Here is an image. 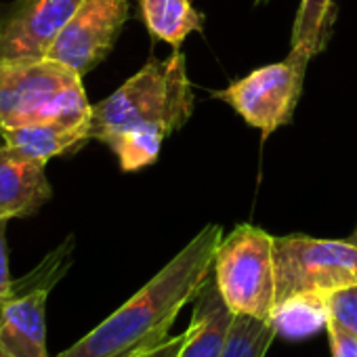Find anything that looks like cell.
I'll return each mask as SVG.
<instances>
[{
  "label": "cell",
  "instance_id": "6da1fadb",
  "mask_svg": "<svg viewBox=\"0 0 357 357\" xmlns=\"http://www.w3.org/2000/svg\"><path fill=\"white\" fill-rule=\"evenodd\" d=\"M221 225H206L137 294L57 357H132L168 338L181 309L194 301L215 267Z\"/></svg>",
  "mask_w": 357,
  "mask_h": 357
},
{
  "label": "cell",
  "instance_id": "7a4b0ae2",
  "mask_svg": "<svg viewBox=\"0 0 357 357\" xmlns=\"http://www.w3.org/2000/svg\"><path fill=\"white\" fill-rule=\"evenodd\" d=\"M194 112V93L185 57L147 61L107 99L91 109V139L105 143L109 137L139 126L162 124L168 132L181 128Z\"/></svg>",
  "mask_w": 357,
  "mask_h": 357
},
{
  "label": "cell",
  "instance_id": "3957f363",
  "mask_svg": "<svg viewBox=\"0 0 357 357\" xmlns=\"http://www.w3.org/2000/svg\"><path fill=\"white\" fill-rule=\"evenodd\" d=\"M82 76L53 59L0 61V126L91 122Z\"/></svg>",
  "mask_w": 357,
  "mask_h": 357
},
{
  "label": "cell",
  "instance_id": "277c9868",
  "mask_svg": "<svg viewBox=\"0 0 357 357\" xmlns=\"http://www.w3.org/2000/svg\"><path fill=\"white\" fill-rule=\"evenodd\" d=\"M273 236L242 223L219 242L213 275L234 315L271 319L275 307Z\"/></svg>",
  "mask_w": 357,
  "mask_h": 357
},
{
  "label": "cell",
  "instance_id": "5b68a950",
  "mask_svg": "<svg viewBox=\"0 0 357 357\" xmlns=\"http://www.w3.org/2000/svg\"><path fill=\"white\" fill-rule=\"evenodd\" d=\"M74 261V236L51 250L28 275L13 280L11 296L3 303L0 349L11 357H49L47 301Z\"/></svg>",
  "mask_w": 357,
  "mask_h": 357
},
{
  "label": "cell",
  "instance_id": "8992f818",
  "mask_svg": "<svg viewBox=\"0 0 357 357\" xmlns=\"http://www.w3.org/2000/svg\"><path fill=\"white\" fill-rule=\"evenodd\" d=\"M275 303L357 284V246L349 240L280 236L273 240Z\"/></svg>",
  "mask_w": 357,
  "mask_h": 357
},
{
  "label": "cell",
  "instance_id": "52a82bcc",
  "mask_svg": "<svg viewBox=\"0 0 357 357\" xmlns=\"http://www.w3.org/2000/svg\"><path fill=\"white\" fill-rule=\"evenodd\" d=\"M309 61L311 57L290 49L284 61L259 68L215 95L229 103L246 124L269 135L292 120Z\"/></svg>",
  "mask_w": 357,
  "mask_h": 357
},
{
  "label": "cell",
  "instance_id": "ba28073f",
  "mask_svg": "<svg viewBox=\"0 0 357 357\" xmlns=\"http://www.w3.org/2000/svg\"><path fill=\"white\" fill-rule=\"evenodd\" d=\"M128 20V0H84L53 43L47 59L84 76L114 49Z\"/></svg>",
  "mask_w": 357,
  "mask_h": 357
},
{
  "label": "cell",
  "instance_id": "9c48e42d",
  "mask_svg": "<svg viewBox=\"0 0 357 357\" xmlns=\"http://www.w3.org/2000/svg\"><path fill=\"white\" fill-rule=\"evenodd\" d=\"M84 0H17L0 22V61L47 59Z\"/></svg>",
  "mask_w": 357,
  "mask_h": 357
},
{
  "label": "cell",
  "instance_id": "30bf717a",
  "mask_svg": "<svg viewBox=\"0 0 357 357\" xmlns=\"http://www.w3.org/2000/svg\"><path fill=\"white\" fill-rule=\"evenodd\" d=\"M43 162L0 145V221L36 215L53 196Z\"/></svg>",
  "mask_w": 357,
  "mask_h": 357
},
{
  "label": "cell",
  "instance_id": "8fae6325",
  "mask_svg": "<svg viewBox=\"0 0 357 357\" xmlns=\"http://www.w3.org/2000/svg\"><path fill=\"white\" fill-rule=\"evenodd\" d=\"M194 303L192 324L188 328L190 336L178 357H221L236 315L223 301L213 273Z\"/></svg>",
  "mask_w": 357,
  "mask_h": 357
},
{
  "label": "cell",
  "instance_id": "7c38bea8",
  "mask_svg": "<svg viewBox=\"0 0 357 357\" xmlns=\"http://www.w3.org/2000/svg\"><path fill=\"white\" fill-rule=\"evenodd\" d=\"M0 137L11 149L28 160L47 164L51 158L80 149L91 141V122H36L22 126H0Z\"/></svg>",
  "mask_w": 357,
  "mask_h": 357
},
{
  "label": "cell",
  "instance_id": "4fadbf2b",
  "mask_svg": "<svg viewBox=\"0 0 357 357\" xmlns=\"http://www.w3.org/2000/svg\"><path fill=\"white\" fill-rule=\"evenodd\" d=\"M141 13L151 36L178 49L192 32L204 30V15L192 0H141Z\"/></svg>",
  "mask_w": 357,
  "mask_h": 357
},
{
  "label": "cell",
  "instance_id": "5bb4252c",
  "mask_svg": "<svg viewBox=\"0 0 357 357\" xmlns=\"http://www.w3.org/2000/svg\"><path fill=\"white\" fill-rule=\"evenodd\" d=\"M278 334L288 338H305L326 328L328 307L324 292L294 294L286 301L275 303L271 319Z\"/></svg>",
  "mask_w": 357,
  "mask_h": 357
},
{
  "label": "cell",
  "instance_id": "9a60e30c",
  "mask_svg": "<svg viewBox=\"0 0 357 357\" xmlns=\"http://www.w3.org/2000/svg\"><path fill=\"white\" fill-rule=\"evenodd\" d=\"M168 135V128L162 124H139L109 137L105 145L116 153L120 168L124 172H132L158 160L162 141Z\"/></svg>",
  "mask_w": 357,
  "mask_h": 357
},
{
  "label": "cell",
  "instance_id": "2e32d148",
  "mask_svg": "<svg viewBox=\"0 0 357 357\" xmlns=\"http://www.w3.org/2000/svg\"><path fill=\"white\" fill-rule=\"evenodd\" d=\"M334 22V0H303L292 30V47L307 57L319 53Z\"/></svg>",
  "mask_w": 357,
  "mask_h": 357
},
{
  "label": "cell",
  "instance_id": "e0dca14e",
  "mask_svg": "<svg viewBox=\"0 0 357 357\" xmlns=\"http://www.w3.org/2000/svg\"><path fill=\"white\" fill-rule=\"evenodd\" d=\"M278 330L271 321L236 315L221 357H265Z\"/></svg>",
  "mask_w": 357,
  "mask_h": 357
},
{
  "label": "cell",
  "instance_id": "ac0fdd59",
  "mask_svg": "<svg viewBox=\"0 0 357 357\" xmlns=\"http://www.w3.org/2000/svg\"><path fill=\"white\" fill-rule=\"evenodd\" d=\"M324 294L328 317L347 328L349 332L357 334V284H349Z\"/></svg>",
  "mask_w": 357,
  "mask_h": 357
},
{
  "label": "cell",
  "instance_id": "d6986e66",
  "mask_svg": "<svg viewBox=\"0 0 357 357\" xmlns=\"http://www.w3.org/2000/svg\"><path fill=\"white\" fill-rule=\"evenodd\" d=\"M326 332H328L332 357H357V334L349 332L347 328H342L330 317L326 324Z\"/></svg>",
  "mask_w": 357,
  "mask_h": 357
},
{
  "label": "cell",
  "instance_id": "ffe728a7",
  "mask_svg": "<svg viewBox=\"0 0 357 357\" xmlns=\"http://www.w3.org/2000/svg\"><path fill=\"white\" fill-rule=\"evenodd\" d=\"M7 223L0 221V303L11 296V271H9V252H7Z\"/></svg>",
  "mask_w": 357,
  "mask_h": 357
},
{
  "label": "cell",
  "instance_id": "44dd1931",
  "mask_svg": "<svg viewBox=\"0 0 357 357\" xmlns=\"http://www.w3.org/2000/svg\"><path fill=\"white\" fill-rule=\"evenodd\" d=\"M188 336H190V330H185L181 334H174V336H168L160 344H155L143 353H137L132 357H178L185 347V342H188Z\"/></svg>",
  "mask_w": 357,
  "mask_h": 357
},
{
  "label": "cell",
  "instance_id": "7402d4cb",
  "mask_svg": "<svg viewBox=\"0 0 357 357\" xmlns=\"http://www.w3.org/2000/svg\"><path fill=\"white\" fill-rule=\"evenodd\" d=\"M349 242H353V244H355V246H357V229H355V231H353V236H351V238H349Z\"/></svg>",
  "mask_w": 357,
  "mask_h": 357
},
{
  "label": "cell",
  "instance_id": "603a6c76",
  "mask_svg": "<svg viewBox=\"0 0 357 357\" xmlns=\"http://www.w3.org/2000/svg\"><path fill=\"white\" fill-rule=\"evenodd\" d=\"M0 357H11V355H9V353H5L3 349H0Z\"/></svg>",
  "mask_w": 357,
  "mask_h": 357
},
{
  "label": "cell",
  "instance_id": "cb8c5ba5",
  "mask_svg": "<svg viewBox=\"0 0 357 357\" xmlns=\"http://www.w3.org/2000/svg\"><path fill=\"white\" fill-rule=\"evenodd\" d=\"M0 317H3V303H0Z\"/></svg>",
  "mask_w": 357,
  "mask_h": 357
}]
</instances>
